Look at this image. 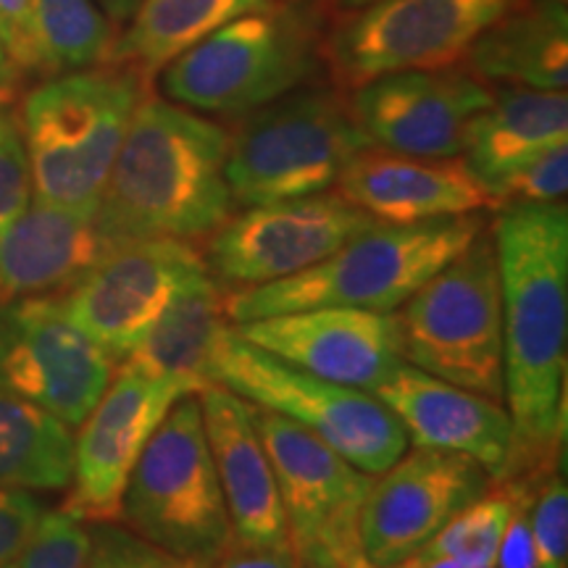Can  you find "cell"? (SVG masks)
I'll return each mask as SVG.
<instances>
[{"mask_svg":"<svg viewBox=\"0 0 568 568\" xmlns=\"http://www.w3.org/2000/svg\"><path fill=\"white\" fill-rule=\"evenodd\" d=\"M493 240L503 297V403L510 416V450L495 485H537L564 460L566 443L568 211L564 201L500 205Z\"/></svg>","mask_w":568,"mask_h":568,"instance_id":"6da1fadb","label":"cell"},{"mask_svg":"<svg viewBox=\"0 0 568 568\" xmlns=\"http://www.w3.org/2000/svg\"><path fill=\"white\" fill-rule=\"evenodd\" d=\"M230 132L148 92L124 134L95 226L109 251L138 240H197L232 216Z\"/></svg>","mask_w":568,"mask_h":568,"instance_id":"7a4b0ae2","label":"cell"},{"mask_svg":"<svg viewBox=\"0 0 568 568\" xmlns=\"http://www.w3.org/2000/svg\"><path fill=\"white\" fill-rule=\"evenodd\" d=\"M481 232L479 213L422 224L376 222L301 274L224 293V314L232 324H245L326 305L397 311Z\"/></svg>","mask_w":568,"mask_h":568,"instance_id":"3957f363","label":"cell"},{"mask_svg":"<svg viewBox=\"0 0 568 568\" xmlns=\"http://www.w3.org/2000/svg\"><path fill=\"white\" fill-rule=\"evenodd\" d=\"M153 82L119 63L67 71L21 105L34 201L95 216L124 134Z\"/></svg>","mask_w":568,"mask_h":568,"instance_id":"277c9868","label":"cell"},{"mask_svg":"<svg viewBox=\"0 0 568 568\" xmlns=\"http://www.w3.org/2000/svg\"><path fill=\"white\" fill-rule=\"evenodd\" d=\"M322 24L316 0H274L247 11L163 67V95L190 111L245 116L316 74Z\"/></svg>","mask_w":568,"mask_h":568,"instance_id":"5b68a950","label":"cell"},{"mask_svg":"<svg viewBox=\"0 0 568 568\" xmlns=\"http://www.w3.org/2000/svg\"><path fill=\"white\" fill-rule=\"evenodd\" d=\"M372 148L345 90H293L261 105L230 134L226 184L234 205L326 193L355 155Z\"/></svg>","mask_w":568,"mask_h":568,"instance_id":"8992f818","label":"cell"},{"mask_svg":"<svg viewBox=\"0 0 568 568\" xmlns=\"http://www.w3.org/2000/svg\"><path fill=\"white\" fill-rule=\"evenodd\" d=\"M122 518L145 542L195 568L209 566L232 539L197 395L180 397L142 447Z\"/></svg>","mask_w":568,"mask_h":568,"instance_id":"52a82bcc","label":"cell"},{"mask_svg":"<svg viewBox=\"0 0 568 568\" xmlns=\"http://www.w3.org/2000/svg\"><path fill=\"white\" fill-rule=\"evenodd\" d=\"M395 314L406 364L503 403V297L493 234L481 232Z\"/></svg>","mask_w":568,"mask_h":568,"instance_id":"ba28073f","label":"cell"},{"mask_svg":"<svg viewBox=\"0 0 568 568\" xmlns=\"http://www.w3.org/2000/svg\"><path fill=\"white\" fill-rule=\"evenodd\" d=\"M211 379L251 406L308 429L368 477L393 466L410 445L406 429L374 393L335 385L284 364L240 337L230 324L213 347Z\"/></svg>","mask_w":568,"mask_h":568,"instance_id":"9c48e42d","label":"cell"},{"mask_svg":"<svg viewBox=\"0 0 568 568\" xmlns=\"http://www.w3.org/2000/svg\"><path fill=\"white\" fill-rule=\"evenodd\" d=\"M527 0H374L347 13L324 40V61L339 90L414 69H445Z\"/></svg>","mask_w":568,"mask_h":568,"instance_id":"30bf717a","label":"cell"},{"mask_svg":"<svg viewBox=\"0 0 568 568\" xmlns=\"http://www.w3.org/2000/svg\"><path fill=\"white\" fill-rule=\"evenodd\" d=\"M251 414L272 458L290 545L303 568H339L364 558L358 518L374 477L290 418L255 406Z\"/></svg>","mask_w":568,"mask_h":568,"instance_id":"8fae6325","label":"cell"},{"mask_svg":"<svg viewBox=\"0 0 568 568\" xmlns=\"http://www.w3.org/2000/svg\"><path fill=\"white\" fill-rule=\"evenodd\" d=\"M116 361L71 322L59 297L0 305V389L77 429Z\"/></svg>","mask_w":568,"mask_h":568,"instance_id":"7c38bea8","label":"cell"},{"mask_svg":"<svg viewBox=\"0 0 568 568\" xmlns=\"http://www.w3.org/2000/svg\"><path fill=\"white\" fill-rule=\"evenodd\" d=\"M211 274L187 240L113 247L59 301L71 322L113 361H124L182 290Z\"/></svg>","mask_w":568,"mask_h":568,"instance_id":"4fadbf2b","label":"cell"},{"mask_svg":"<svg viewBox=\"0 0 568 568\" xmlns=\"http://www.w3.org/2000/svg\"><path fill=\"white\" fill-rule=\"evenodd\" d=\"M376 222L337 193L251 205L211 234V276L232 287H258L322 264Z\"/></svg>","mask_w":568,"mask_h":568,"instance_id":"5bb4252c","label":"cell"},{"mask_svg":"<svg viewBox=\"0 0 568 568\" xmlns=\"http://www.w3.org/2000/svg\"><path fill=\"white\" fill-rule=\"evenodd\" d=\"M187 389L176 382L148 376L122 364L113 372L109 387L77 426L71 489L63 514L77 521L113 524L122 518V495L142 447L169 408Z\"/></svg>","mask_w":568,"mask_h":568,"instance_id":"9a60e30c","label":"cell"},{"mask_svg":"<svg viewBox=\"0 0 568 568\" xmlns=\"http://www.w3.org/2000/svg\"><path fill=\"white\" fill-rule=\"evenodd\" d=\"M495 481L477 460L437 450H406L376 474L361 508L358 539L368 564H400Z\"/></svg>","mask_w":568,"mask_h":568,"instance_id":"2e32d148","label":"cell"},{"mask_svg":"<svg viewBox=\"0 0 568 568\" xmlns=\"http://www.w3.org/2000/svg\"><path fill=\"white\" fill-rule=\"evenodd\" d=\"M493 90L468 69H414L376 77L351 95V111L372 145L403 155H464L474 119Z\"/></svg>","mask_w":568,"mask_h":568,"instance_id":"e0dca14e","label":"cell"},{"mask_svg":"<svg viewBox=\"0 0 568 568\" xmlns=\"http://www.w3.org/2000/svg\"><path fill=\"white\" fill-rule=\"evenodd\" d=\"M232 326L284 364L366 393H376L406 364L395 311L326 305Z\"/></svg>","mask_w":568,"mask_h":568,"instance_id":"ac0fdd59","label":"cell"},{"mask_svg":"<svg viewBox=\"0 0 568 568\" xmlns=\"http://www.w3.org/2000/svg\"><path fill=\"white\" fill-rule=\"evenodd\" d=\"M335 187L339 197L382 224H422L500 209L464 155L424 159L372 145L347 163Z\"/></svg>","mask_w":568,"mask_h":568,"instance_id":"d6986e66","label":"cell"},{"mask_svg":"<svg viewBox=\"0 0 568 568\" xmlns=\"http://www.w3.org/2000/svg\"><path fill=\"white\" fill-rule=\"evenodd\" d=\"M197 400L232 537L255 548L290 545L280 485L264 439L253 424L251 403L224 385L201 389Z\"/></svg>","mask_w":568,"mask_h":568,"instance_id":"ffe728a7","label":"cell"},{"mask_svg":"<svg viewBox=\"0 0 568 568\" xmlns=\"http://www.w3.org/2000/svg\"><path fill=\"white\" fill-rule=\"evenodd\" d=\"M393 410L414 447L477 460L493 481L510 450L508 408L493 397L403 364L374 393Z\"/></svg>","mask_w":568,"mask_h":568,"instance_id":"44dd1931","label":"cell"},{"mask_svg":"<svg viewBox=\"0 0 568 568\" xmlns=\"http://www.w3.org/2000/svg\"><path fill=\"white\" fill-rule=\"evenodd\" d=\"M105 253L95 216L32 201L0 237V305L61 297Z\"/></svg>","mask_w":568,"mask_h":568,"instance_id":"7402d4cb","label":"cell"},{"mask_svg":"<svg viewBox=\"0 0 568 568\" xmlns=\"http://www.w3.org/2000/svg\"><path fill=\"white\" fill-rule=\"evenodd\" d=\"M560 142H568L566 90L506 84L474 119L464 161L495 197V187L508 174Z\"/></svg>","mask_w":568,"mask_h":568,"instance_id":"603a6c76","label":"cell"},{"mask_svg":"<svg viewBox=\"0 0 568 568\" xmlns=\"http://www.w3.org/2000/svg\"><path fill=\"white\" fill-rule=\"evenodd\" d=\"M466 69L481 82L531 90L568 88L566 0H527L468 48Z\"/></svg>","mask_w":568,"mask_h":568,"instance_id":"cb8c5ba5","label":"cell"},{"mask_svg":"<svg viewBox=\"0 0 568 568\" xmlns=\"http://www.w3.org/2000/svg\"><path fill=\"white\" fill-rule=\"evenodd\" d=\"M224 326V293L205 274L169 303L124 364L148 376L176 382L190 395H197L213 385L211 355Z\"/></svg>","mask_w":568,"mask_h":568,"instance_id":"d4e9b609","label":"cell"},{"mask_svg":"<svg viewBox=\"0 0 568 568\" xmlns=\"http://www.w3.org/2000/svg\"><path fill=\"white\" fill-rule=\"evenodd\" d=\"M274 0H140L130 27L111 42L105 63H119L155 80L190 48L247 11L264 9Z\"/></svg>","mask_w":568,"mask_h":568,"instance_id":"484cf974","label":"cell"},{"mask_svg":"<svg viewBox=\"0 0 568 568\" xmlns=\"http://www.w3.org/2000/svg\"><path fill=\"white\" fill-rule=\"evenodd\" d=\"M74 432L24 397L0 389V487L63 489L71 485Z\"/></svg>","mask_w":568,"mask_h":568,"instance_id":"4316f807","label":"cell"},{"mask_svg":"<svg viewBox=\"0 0 568 568\" xmlns=\"http://www.w3.org/2000/svg\"><path fill=\"white\" fill-rule=\"evenodd\" d=\"M30 11L45 74L90 69L109 59L113 34L92 0H30Z\"/></svg>","mask_w":568,"mask_h":568,"instance_id":"83f0119b","label":"cell"},{"mask_svg":"<svg viewBox=\"0 0 568 568\" xmlns=\"http://www.w3.org/2000/svg\"><path fill=\"white\" fill-rule=\"evenodd\" d=\"M510 510H514V485H493L485 495L458 510L416 556H453L471 568H493Z\"/></svg>","mask_w":568,"mask_h":568,"instance_id":"f1b7e54d","label":"cell"},{"mask_svg":"<svg viewBox=\"0 0 568 568\" xmlns=\"http://www.w3.org/2000/svg\"><path fill=\"white\" fill-rule=\"evenodd\" d=\"M529 521L537 568H568V487L564 466L539 479Z\"/></svg>","mask_w":568,"mask_h":568,"instance_id":"f546056e","label":"cell"},{"mask_svg":"<svg viewBox=\"0 0 568 568\" xmlns=\"http://www.w3.org/2000/svg\"><path fill=\"white\" fill-rule=\"evenodd\" d=\"M90 529L74 516L42 514L24 550L6 568H88Z\"/></svg>","mask_w":568,"mask_h":568,"instance_id":"4dcf8cb0","label":"cell"},{"mask_svg":"<svg viewBox=\"0 0 568 568\" xmlns=\"http://www.w3.org/2000/svg\"><path fill=\"white\" fill-rule=\"evenodd\" d=\"M568 190V142L552 145L518 166L495 187L497 205L560 203Z\"/></svg>","mask_w":568,"mask_h":568,"instance_id":"1f68e13d","label":"cell"},{"mask_svg":"<svg viewBox=\"0 0 568 568\" xmlns=\"http://www.w3.org/2000/svg\"><path fill=\"white\" fill-rule=\"evenodd\" d=\"M32 201V172L19 119L11 111H0V237Z\"/></svg>","mask_w":568,"mask_h":568,"instance_id":"d6a6232c","label":"cell"},{"mask_svg":"<svg viewBox=\"0 0 568 568\" xmlns=\"http://www.w3.org/2000/svg\"><path fill=\"white\" fill-rule=\"evenodd\" d=\"M88 568H195L145 542L130 529L113 524H95L90 531Z\"/></svg>","mask_w":568,"mask_h":568,"instance_id":"836d02e7","label":"cell"},{"mask_svg":"<svg viewBox=\"0 0 568 568\" xmlns=\"http://www.w3.org/2000/svg\"><path fill=\"white\" fill-rule=\"evenodd\" d=\"M0 45L19 74H45L30 0H0Z\"/></svg>","mask_w":568,"mask_h":568,"instance_id":"e575fe53","label":"cell"},{"mask_svg":"<svg viewBox=\"0 0 568 568\" xmlns=\"http://www.w3.org/2000/svg\"><path fill=\"white\" fill-rule=\"evenodd\" d=\"M514 485V510H510L506 531H503L500 545H497L495 566L497 568H537L535 539H531L529 508L535 497V481H503Z\"/></svg>","mask_w":568,"mask_h":568,"instance_id":"d590c367","label":"cell"},{"mask_svg":"<svg viewBox=\"0 0 568 568\" xmlns=\"http://www.w3.org/2000/svg\"><path fill=\"white\" fill-rule=\"evenodd\" d=\"M42 518V506L24 489L0 487V568L24 550Z\"/></svg>","mask_w":568,"mask_h":568,"instance_id":"8d00e7d4","label":"cell"},{"mask_svg":"<svg viewBox=\"0 0 568 568\" xmlns=\"http://www.w3.org/2000/svg\"><path fill=\"white\" fill-rule=\"evenodd\" d=\"M205 568H303L301 558L295 556L293 545L282 548H255L240 539H230L226 548L219 552Z\"/></svg>","mask_w":568,"mask_h":568,"instance_id":"74e56055","label":"cell"},{"mask_svg":"<svg viewBox=\"0 0 568 568\" xmlns=\"http://www.w3.org/2000/svg\"><path fill=\"white\" fill-rule=\"evenodd\" d=\"M17 80H19V71L13 69V63L6 55L3 45H0V109L13 98V90H17Z\"/></svg>","mask_w":568,"mask_h":568,"instance_id":"f35d334b","label":"cell"},{"mask_svg":"<svg viewBox=\"0 0 568 568\" xmlns=\"http://www.w3.org/2000/svg\"><path fill=\"white\" fill-rule=\"evenodd\" d=\"M98 3H101V9L111 21L124 24V21H130L132 13L138 11L140 0H98Z\"/></svg>","mask_w":568,"mask_h":568,"instance_id":"ab89813d","label":"cell"},{"mask_svg":"<svg viewBox=\"0 0 568 568\" xmlns=\"http://www.w3.org/2000/svg\"><path fill=\"white\" fill-rule=\"evenodd\" d=\"M316 3L322 6L324 13H337V17H347V13L366 9V6L374 3V0H316Z\"/></svg>","mask_w":568,"mask_h":568,"instance_id":"60d3db41","label":"cell"},{"mask_svg":"<svg viewBox=\"0 0 568 568\" xmlns=\"http://www.w3.org/2000/svg\"><path fill=\"white\" fill-rule=\"evenodd\" d=\"M418 558H422V556H418ZM422 568H471V566L464 564L460 558L437 556V558H422Z\"/></svg>","mask_w":568,"mask_h":568,"instance_id":"b9f144b4","label":"cell"},{"mask_svg":"<svg viewBox=\"0 0 568 568\" xmlns=\"http://www.w3.org/2000/svg\"><path fill=\"white\" fill-rule=\"evenodd\" d=\"M374 568H422V558L410 556V558H406V560H400V564H393V566H374Z\"/></svg>","mask_w":568,"mask_h":568,"instance_id":"7bdbcfd3","label":"cell"},{"mask_svg":"<svg viewBox=\"0 0 568 568\" xmlns=\"http://www.w3.org/2000/svg\"><path fill=\"white\" fill-rule=\"evenodd\" d=\"M339 568H374V564H368L366 558H358V560H353V564H347V566H339Z\"/></svg>","mask_w":568,"mask_h":568,"instance_id":"ee69618b","label":"cell"},{"mask_svg":"<svg viewBox=\"0 0 568 568\" xmlns=\"http://www.w3.org/2000/svg\"><path fill=\"white\" fill-rule=\"evenodd\" d=\"M493 568H495V566H493Z\"/></svg>","mask_w":568,"mask_h":568,"instance_id":"f6af8a7d","label":"cell"}]
</instances>
